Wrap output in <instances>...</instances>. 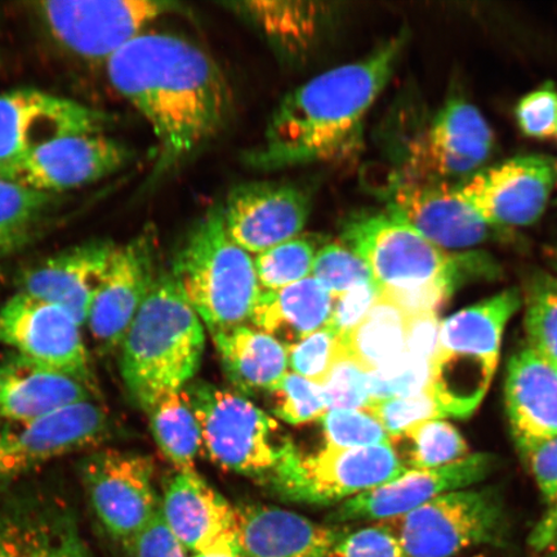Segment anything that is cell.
<instances>
[{
  "mask_svg": "<svg viewBox=\"0 0 557 557\" xmlns=\"http://www.w3.org/2000/svg\"><path fill=\"white\" fill-rule=\"evenodd\" d=\"M145 413L158 447L178 472H197L195 458L201 447V436L185 388L162 396Z\"/></svg>",
  "mask_w": 557,
  "mask_h": 557,
  "instance_id": "cell-31",
  "label": "cell"
},
{
  "mask_svg": "<svg viewBox=\"0 0 557 557\" xmlns=\"http://www.w3.org/2000/svg\"><path fill=\"white\" fill-rule=\"evenodd\" d=\"M515 113L525 136L539 139L557 137V89L553 83H546L522 97Z\"/></svg>",
  "mask_w": 557,
  "mask_h": 557,
  "instance_id": "cell-43",
  "label": "cell"
},
{
  "mask_svg": "<svg viewBox=\"0 0 557 557\" xmlns=\"http://www.w3.org/2000/svg\"><path fill=\"white\" fill-rule=\"evenodd\" d=\"M497 468V457L478 453L431 470H409L399 479L345 500L329 518L333 524L386 521L404 517L443 494L482 483Z\"/></svg>",
  "mask_w": 557,
  "mask_h": 557,
  "instance_id": "cell-17",
  "label": "cell"
},
{
  "mask_svg": "<svg viewBox=\"0 0 557 557\" xmlns=\"http://www.w3.org/2000/svg\"><path fill=\"white\" fill-rule=\"evenodd\" d=\"M13 253L10 248H7L3 246V244H0V259H3V257L9 256Z\"/></svg>",
  "mask_w": 557,
  "mask_h": 557,
  "instance_id": "cell-52",
  "label": "cell"
},
{
  "mask_svg": "<svg viewBox=\"0 0 557 557\" xmlns=\"http://www.w3.org/2000/svg\"><path fill=\"white\" fill-rule=\"evenodd\" d=\"M547 260L549 267H552L557 273V246L547 250Z\"/></svg>",
  "mask_w": 557,
  "mask_h": 557,
  "instance_id": "cell-50",
  "label": "cell"
},
{
  "mask_svg": "<svg viewBox=\"0 0 557 557\" xmlns=\"http://www.w3.org/2000/svg\"><path fill=\"white\" fill-rule=\"evenodd\" d=\"M409 469L392 444L302 455L296 445L262 485L287 503L330 506L394 482Z\"/></svg>",
  "mask_w": 557,
  "mask_h": 557,
  "instance_id": "cell-7",
  "label": "cell"
},
{
  "mask_svg": "<svg viewBox=\"0 0 557 557\" xmlns=\"http://www.w3.org/2000/svg\"><path fill=\"white\" fill-rule=\"evenodd\" d=\"M431 363L408 351L385 367L368 372L373 401L404 398L429 387Z\"/></svg>",
  "mask_w": 557,
  "mask_h": 557,
  "instance_id": "cell-40",
  "label": "cell"
},
{
  "mask_svg": "<svg viewBox=\"0 0 557 557\" xmlns=\"http://www.w3.org/2000/svg\"><path fill=\"white\" fill-rule=\"evenodd\" d=\"M343 240L371 270L381 294L459 285L499 270L493 257L475 252L449 253L417 232L393 209L352 218Z\"/></svg>",
  "mask_w": 557,
  "mask_h": 557,
  "instance_id": "cell-4",
  "label": "cell"
},
{
  "mask_svg": "<svg viewBox=\"0 0 557 557\" xmlns=\"http://www.w3.org/2000/svg\"><path fill=\"white\" fill-rule=\"evenodd\" d=\"M493 132L472 103L455 99L438 111L418 151L423 177L468 183L491 158Z\"/></svg>",
  "mask_w": 557,
  "mask_h": 557,
  "instance_id": "cell-22",
  "label": "cell"
},
{
  "mask_svg": "<svg viewBox=\"0 0 557 557\" xmlns=\"http://www.w3.org/2000/svg\"><path fill=\"white\" fill-rule=\"evenodd\" d=\"M104 66L111 86L137 109L158 139L156 176L203 148L232 113V89L220 66L177 35H138Z\"/></svg>",
  "mask_w": 557,
  "mask_h": 557,
  "instance_id": "cell-1",
  "label": "cell"
},
{
  "mask_svg": "<svg viewBox=\"0 0 557 557\" xmlns=\"http://www.w3.org/2000/svg\"><path fill=\"white\" fill-rule=\"evenodd\" d=\"M35 15L66 51L90 62L107 61L176 4L157 0H58L33 4Z\"/></svg>",
  "mask_w": 557,
  "mask_h": 557,
  "instance_id": "cell-9",
  "label": "cell"
},
{
  "mask_svg": "<svg viewBox=\"0 0 557 557\" xmlns=\"http://www.w3.org/2000/svg\"><path fill=\"white\" fill-rule=\"evenodd\" d=\"M343 345L347 357L373 372L407 352V317L380 297Z\"/></svg>",
  "mask_w": 557,
  "mask_h": 557,
  "instance_id": "cell-29",
  "label": "cell"
},
{
  "mask_svg": "<svg viewBox=\"0 0 557 557\" xmlns=\"http://www.w3.org/2000/svg\"><path fill=\"white\" fill-rule=\"evenodd\" d=\"M160 511L187 553L242 555L235 507L197 472L171 479Z\"/></svg>",
  "mask_w": 557,
  "mask_h": 557,
  "instance_id": "cell-20",
  "label": "cell"
},
{
  "mask_svg": "<svg viewBox=\"0 0 557 557\" xmlns=\"http://www.w3.org/2000/svg\"><path fill=\"white\" fill-rule=\"evenodd\" d=\"M398 438L408 443L403 462L409 470L443 468L470 456L469 445L459 431L441 418L416 424Z\"/></svg>",
  "mask_w": 557,
  "mask_h": 557,
  "instance_id": "cell-33",
  "label": "cell"
},
{
  "mask_svg": "<svg viewBox=\"0 0 557 557\" xmlns=\"http://www.w3.org/2000/svg\"><path fill=\"white\" fill-rule=\"evenodd\" d=\"M228 7L247 18L278 50L302 53L317 39L326 18L323 3L240 2Z\"/></svg>",
  "mask_w": 557,
  "mask_h": 557,
  "instance_id": "cell-28",
  "label": "cell"
},
{
  "mask_svg": "<svg viewBox=\"0 0 557 557\" xmlns=\"http://www.w3.org/2000/svg\"><path fill=\"white\" fill-rule=\"evenodd\" d=\"M206 334L172 271L159 273L120 347L125 387L144 412L181 392L203 358Z\"/></svg>",
  "mask_w": 557,
  "mask_h": 557,
  "instance_id": "cell-3",
  "label": "cell"
},
{
  "mask_svg": "<svg viewBox=\"0 0 557 557\" xmlns=\"http://www.w3.org/2000/svg\"><path fill=\"white\" fill-rule=\"evenodd\" d=\"M287 350L292 372L322 387L329 381L333 367L345 354L343 341L325 326Z\"/></svg>",
  "mask_w": 557,
  "mask_h": 557,
  "instance_id": "cell-39",
  "label": "cell"
},
{
  "mask_svg": "<svg viewBox=\"0 0 557 557\" xmlns=\"http://www.w3.org/2000/svg\"><path fill=\"white\" fill-rule=\"evenodd\" d=\"M107 114L35 88L0 95V165L15 162L54 139L103 132Z\"/></svg>",
  "mask_w": 557,
  "mask_h": 557,
  "instance_id": "cell-14",
  "label": "cell"
},
{
  "mask_svg": "<svg viewBox=\"0 0 557 557\" xmlns=\"http://www.w3.org/2000/svg\"><path fill=\"white\" fill-rule=\"evenodd\" d=\"M528 545L533 557H557V506L543 515L529 535Z\"/></svg>",
  "mask_w": 557,
  "mask_h": 557,
  "instance_id": "cell-49",
  "label": "cell"
},
{
  "mask_svg": "<svg viewBox=\"0 0 557 557\" xmlns=\"http://www.w3.org/2000/svg\"><path fill=\"white\" fill-rule=\"evenodd\" d=\"M311 198L301 187L278 183L236 186L224 207L230 238L248 253L259 255L301 235Z\"/></svg>",
  "mask_w": 557,
  "mask_h": 557,
  "instance_id": "cell-19",
  "label": "cell"
},
{
  "mask_svg": "<svg viewBox=\"0 0 557 557\" xmlns=\"http://www.w3.org/2000/svg\"><path fill=\"white\" fill-rule=\"evenodd\" d=\"M389 195L388 208L444 250L507 239L503 228L487 224L466 203L458 186L423 176L407 177L399 180Z\"/></svg>",
  "mask_w": 557,
  "mask_h": 557,
  "instance_id": "cell-18",
  "label": "cell"
},
{
  "mask_svg": "<svg viewBox=\"0 0 557 557\" xmlns=\"http://www.w3.org/2000/svg\"><path fill=\"white\" fill-rule=\"evenodd\" d=\"M131 552L134 557H189V553L163 519L160 506L154 517L138 533Z\"/></svg>",
  "mask_w": 557,
  "mask_h": 557,
  "instance_id": "cell-46",
  "label": "cell"
},
{
  "mask_svg": "<svg viewBox=\"0 0 557 557\" xmlns=\"http://www.w3.org/2000/svg\"><path fill=\"white\" fill-rule=\"evenodd\" d=\"M134 152L103 132L61 137L15 162L0 176L35 191L54 195L97 183L131 163Z\"/></svg>",
  "mask_w": 557,
  "mask_h": 557,
  "instance_id": "cell-11",
  "label": "cell"
},
{
  "mask_svg": "<svg viewBox=\"0 0 557 557\" xmlns=\"http://www.w3.org/2000/svg\"><path fill=\"white\" fill-rule=\"evenodd\" d=\"M556 164L543 156L517 157L479 172L458 193L480 218L498 228L541 219L554 190Z\"/></svg>",
  "mask_w": 557,
  "mask_h": 557,
  "instance_id": "cell-15",
  "label": "cell"
},
{
  "mask_svg": "<svg viewBox=\"0 0 557 557\" xmlns=\"http://www.w3.org/2000/svg\"><path fill=\"white\" fill-rule=\"evenodd\" d=\"M52 197L0 176V244L12 252L24 247L34 225L52 206Z\"/></svg>",
  "mask_w": 557,
  "mask_h": 557,
  "instance_id": "cell-34",
  "label": "cell"
},
{
  "mask_svg": "<svg viewBox=\"0 0 557 557\" xmlns=\"http://www.w3.org/2000/svg\"><path fill=\"white\" fill-rule=\"evenodd\" d=\"M243 557H323L345 532L263 505L235 507Z\"/></svg>",
  "mask_w": 557,
  "mask_h": 557,
  "instance_id": "cell-25",
  "label": "cell"
},
{
  "mask_svg": "<svg viewBox=\"0 0 557 557\" xmlns=\"http://www.w3.org/2000/svg\"><path fill=\"white\" fill-rule=\"evenodd\" d=\"M317 252V242L299 235L256 255L253 261L260 287L276 290L310 277Z\"/></svg>",
  "mask_w": 557,
  "mask_h": 557,
  "instance_id": "cell-35",
  "label": "cell"
},
{
  "mask_svg": "<svg viewBox=\"0 0 557 557\" xmlns=\"http://www.w3.org/2000/svg\"><path fill=\"white\" fill-rule=\"evenodd\" d=\"M109 430V416L89 400L38 420L0 423V482L86 449Z\"/></svg>",
  "mask_w": 557,
  "mask_h": 557,
  "instance_id": "cell-13",
  "label": "cell"
},
{
  "mask_svg": "<svg viewBox=\"0 0 557 557\" xmlns=\"http://www.w3.org/2000/svg\"><path fill=\"white\" fill-rule=\"evenodd\" d=\"M323 392L330 410L366 409L373 403L368 372L346 354L333 367Z\"/></svg>",
  "mask_w": 557,
  "mask_h": 557,
  "instance_id": "cell-42",
  "label": "cell"
},
{
  "mask_svg": "<svg viewBox=\"0 0 557 557\" xmlns=\"http://www.w3.org/2000/svg\"><path fill=\"white\" fill-rule=\"evenodd\" d=\"M323 557H406L395 535L381 524L346 533Z\"/></svg>",
  "mask_w": 557,
  "mask_h": 557,
  "instance_id": "cell-44",
  "label": "cell"
},
{
  "mask_svg": "<svg viewBox=\"0 0 557 557\" xmlns=\"http://www.w3.org/2000/svg\"><path fill=\"white\" fill-rule=\"evenodd\" d=\"M83 485L104 531L128 549L154 517V463L134 451L102 449L82 463Z\"/></svg>",
  "mask_w": 557,
  "mask_h": 557,
  "instance_id": "cell-10",
  "label": "cell"
},
{
  "mask_svg": "<svg viewBox=\"0 0 557 557\" xmlns=\"http://www.w3.org/2000/svg\"><path fill=\"white\" fill-rule=\"evenodd\" d=\"M82 329L60 306L24 292L18 290L0 308V345L92 387L90 358Z\"/></svg>",
  "mask_w": 557,
  "mask_h": 557,
  "instance_id": "cell-12",
  "label": "cell"
},
{
  "mask_svg": "<svg viewBox=\"0 0 557 557\" xmlns=\"http://www.w3.org/2000/svg\"><path fill=\"white\" fill-rule=\"evenodd\" d=\"M157 276L154 228L144 230L122 246L117 244L86 324L101 350H120Z\"/></svg>",
  "mask_w": 557,
  "mask_h": 557,
  "instance_id": "cell-16",
  "label": "cell"
},
{
  "mask_svg": "<svg viewBox=\"0 0 557 557\" xmlns=\"http://www.w3.org/2000/svg\"><path fill=\"white\" fill-rule=\"evenodd\" d=\"M364 410L382 424L392 442L416 424L443 418L429 387L404 398L373 401Z\"/></svg>",
  "mask_w": 557,
  "mask_h": 557,
  "instance_id": "cell-41",
  "label": "cell"
},
{
  "mask_svg": "<svg viewBox=\"0 0 557 557\" xmlns=\"http://www.w3.org/2000/svg\"><path fill=\"white\" fill-rule=\"evenodd\" d=\"M380 297L377 284L369 282L334 298L332 315L325 329L337 334L341 341H345L363 322Z\"/></svg>",
  "mask_w": 557,
  "mask_h": 557,
  "instance_id": "cell-45",
  "label": "cell"
},
{
  "mask_svg": "<svg viewBox=\"0 0 557 557\" xmlns=\"http://www.w3.org/2000/svg\"><path fill=\"white\" fill-rule=\"evenodd\" d=\"M92 399V387L12 352L0 361V421L25 422Z\"/></svg>",
  "mask_w": 557,
  "mask_h": 557,
  "instance_id": "cell-24",
  "label": "cell"
},
{
  "mask_svg": "<svg viewBox=\"0 0 557 557\" xmlns=\"http://www.w3.org/2000/svg\"><path fill=\"white\" fill-rule=\"evenodd\" d=\"M441 336V322L437 313H423L407 318V351L414 357L434 360Z\"/></svg>",
  "mask_w": 557,
  "mask_h": 557,
  "instance_id": "cell-47",
  "label": "cell"
},
{
  "mask_svg": "<svg viewBox=\"0 0 557 557\" xmlns=\"http://www.w3.org/2000/svg\"><path fill=\"white\" fill-rule=\"evenodd\" d=\"M380 524L395 535L406 557H451L471 546L496 545L504 539L506 513L499 494L484 487L443 494Z\"/></svg>",
  "mask_w": 557,
  "mask_h": 557,
  "instance_id": "cell-8",
  "label": "cell"
},
{
  "mask_svg": "<svg viewBox=\"0 0 557 557\" xmlns=\"http://www.w3.org/2000/svg\"><path fill=\"white\" fill-rule=\"evenodd\" d=\"M311 277L337 298L358 285L374 282L371 270L345 243L333 242L318 249Z\"/></svg>",
  "mask_w": 557,
  "mask_h": 557,
  "instance_id": "cell-37",
  "label": "cell"
},
{
  "mask_svg": "<svg viewBox=\"0 0 557 557\" xmlns=\"http://www.w3.org/2000/svg\"><path fill=\"white\" fill-rule=\"evenodd\" d=\"M268 394L274 414L295 426L323 420L330 410L323 387L296 373L285 374Z\"/></svg>",
  "mask_w": 557,
  "mask_h": 557,
  "instance_id": "cell-36",
  "label": "cell"
},
{
  "mask_svg": "<svg viewBox=\"0 0 557 557\" xmlns=\"http://www.w3.org/2000/svg\"><path fill=\"white\" fill-rule=\"evenodd\" d=\"M117 244L90 239L34 264L20 277V292L60 306L86 326L90 306Z\"/></svg>",
  "mask_w": 557,
  "mask_h": 557,
  "instance_id": "cell-21",
  "label": "cell"
},
{
  "mask_svg": "<svg viewBox=\"0 0 557 557\" xmlns=\"http://www.w3.org/2000/svg\"><path fill=\"white\" fill-rule=\"evenodd\" d=\"M506 407L524 455L557 437V371L529 346L508 361Z\"/></svg>",
  "mask_w": 557,
  "mask_h": 557,
  "instance_id": "cell-23",
  "label": "cell"
},
{
  "mask_svg": "<svg viewBox=\"0 0 557 557\" xmlns=\"http://www.w3.org/2000/svg\"><path fill=\"white\" fill-rule=\"evenodd\" d=\"M226 377L243 394L269 393L288 373L287 347L252 326L215 333Z\"/></svg>",
  "mask_w": 557,
  "mask_h": 557,
  "instance_id": "cell-27",
  "label": "cell"
},
{
  "mask_svg": "<svg viewBox=\"0 0 557 557\" xmlns=\"http://www.w3.org/2000/svg\"><path fill=\"white\" fill-rule=\"evenodd\" d=\"M525 330L528 346L557 371V276L534 271L528 277Z\"/></svg>",
  "mask_w": 557,
  "mask_h": 557,
  "instance_id": "cell-32",
  "label": "cell"
},
{
  "mask_svg": "<svg viewBox=\"0 0 557 557\" xmlns=\"http://www.w3.org/2000/svg\"><path fill=\"white\" fill-rule=\"evenodd\" d=\"M200 429L201 445L220 468L262 484L294 445L273 417L240 394L197 382L185 387Z\"/></svg>",
  "mask_w": 557,
  "mask_h": 557,
  "instance_id": "cell-6",
  "label": "cell"
},
{
  "mask_svg": "<svg viewBox=\"0 0 557 557\" xmlns=\"http://www.w3.org/2000/svg\"><path fill=\"white\" fill-rule=\"evenodd\" d=\"M190 557H243V555H230V554H194Z\"/></svg>",
  "mask_w": 557,
  "mask_h": 557,
  "instance_id": "cell-51",
  "label": "cell"
},
{
  "mask_svg": "<svg viewBox=\"0 0 557 557\" xmlns=\"http://www.w3.org/2000/svg\"><path fill=\"white\" fill-rule=\"evenodd\" d=\"M333 305L334 298L310 276L281 289H261L250 323L288 348L324 329Z\"/></svg>",
  "mask_w": 557,
  "mask_h": 557,
  "instance_id": "cell-26",
  "label": "cell"
},
{
  "mask_svg": "<svg viewBox=\"0 0 557 557\" xmlns=\"http://www.w3.org/2000/svg\"><path fill=\"white\" fill-rule=\"evenodd\" d=\"M0 557H90L72 525L0 512Z\"/></svg>",
  "mask_w": 557,
  "mask_h": 557,
  "instance_id": "cell-30",
  "label": "cell"
},
{
  "mask_svg": "<svg viewBox=\"0 0 557 557\" xmlns=\"http://www.w3.org/2000/svg\"><path fill=\"white\" fill-rule=\"evenodd\" d=\"M407 35L367 58L334 67L292 90L271 115L262 141L246 162L260 171L332 162L358 148L369 109L386 88Z\"/></svg>",
  "mask_w": 557,
  "mask_h": 557,
  "instance_id": "cell-2",
  "label": "cell"
},
{
  "mask_svg": "<svg viewBox=\"0 0 557 557\" xmlns=\"http://www.w3.org/2000/svg\"><path fill=\"white\" fill-rule=\"evenodd\" d=\"M0 422H2V421H0Z\"/></svg>",
  "mask_w": 557,
  "mask_h": 557,
  "instance_id": "cell-53",
  "label": "cell"
},
{
  "mask_svg": "<svg viewBox=\"0 0 557 557\" xmlns=\"http://www.w3.org/2000/svg\"><path fill=\"white\" fill-rule=\"evenodd\" d=\"M326 447L366 448L392 444V437L364 409H331L323 418Z\"/></svg>",
  "mask_w": 557,
  "mask_h": 557,
  "instance_id": "cell-38",
  "label": "cell"
},
{
  "mask_svg": "<svg viewBox=\"0 0 557 557\" xmlns=\"http://www.w3.org/2000/svg\"><path fill=\"white\" fill-rule=\"evenodd\" d=\"M543 497L557 506V437L542 443L525 455Z\"/></svg>",
  "mask_w": 557,
  "mask_h": 557,
  "instance_id": "cell-48",
  "label": "cell"
},
{
  "mask_svg": "<svg viewBox=\"0 0 557 557\" xmlns=\"http://www.w3.org/2000/svg\"><path fill=\"white\" fill-rule=\"evenodd\" d=\"M172 274L212 336L250 322L259 277L252 257L230 238L224 207L212 208L187 235Z\"/></svg>",
  "mask_w": 557,
  "mask_h": 557,
  "instance_id": "cell-5",
  "label": "cell"
}]
</instances>
